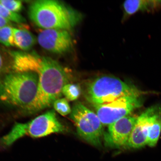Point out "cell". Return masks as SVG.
Here are the masks:
<instances>
[{"instance_id":"cell-6","label":"cell","mask_w":161,"mask_h":161,"mask_svg":"<svg viewBox=\"0 0 161 161\" xmlns=\"http://www.w3.org/2000/svg\"><path fill=\"white\" fill-rule=\"evenodd\" d=\"M70 118L73 121L78 135L92 145L99 147L102 145L103 128L97 114L81 103L74 104Z\"/></svg>"},{"instance_id":"cell-11","label":"cell","mask_w":161,"mask_h":161,"mask_svg":"<svg viewBox=\"0 0 161 161\" xmlns=\"http://www.w3.org/2000/svg\"><path fill=\"white\" fill-rule=\"evenodd\" d=\"M12 67L15 72L38 74L41 67L43 57L35 52L12 51Z\"/></svg>"},{"instance_id":"cell-7","label":"cell","mask_w":161,"mask_h":161,"mask_svg":"<svg viewBox=\"0 0 161 161\" xmlns=\"http://www.w3.org/2000/svg\"><path fill=\"white\" fill-rule=\"evenodd\" d=\"M142 104L143 100L140 97L125 96L94 107L102 124L108 126L120 119L130 115Z\"/></svg>"},{"instance_id":"cell-16","label":"cell","mask_w":161,"mask_h":161,"mask_svg":"<svg viewBox=\"0 0 161 161\" xmlns=\"http://www.w3.org/2000/svg\"><path fill=\"white\" fill-rule=\"evenodd\" d=\"M0 17L8 20L19 24L25 23V18L19 14L14 13L6 8L0 4Z\"/></svg>"},{"instance_id":"cell-9","label":"cell","mask_w":161,"mask_h":161,"mask_svg":"<svg viewBox=\"0 0 161 161\" xmlns=\"http://www.w3.org/2000/svg\"><path fill=\"white\" fill-rule=\"evenodd\" d=\"M37 41L44 49L57 54L69 52L73 46L71 35L65 30H44L38 35Z\"/></svg>"},{"instance_id":"cell-12","label":"cell","mask_w":161,"mask_h":161,"mask_svg":"<svg viewBox=\"0 0 161 161\" xmlns=\"http://www.w3.org/2000/svg\"><path fill=\"white\" fill-rule=\"evenodd\" d=\"M14 46L23 51H28L35 45L37 40L33 34L25 29L13 28Z\"/></svg>"},{"instance_id":"cell-4","label":"cell","mask_w":161,"mask_h":161,"mask_svg":"<svg viewBox=\"0 0 161 161\" xmlns=\"http://www.w3.org/2000/svg\"><path fill=\"white\" fill-rule=\"evenodd\" d=\"M145 93L131 84L110 76H101L88 82L84 92V97L93 107L108 103L122 97H140Z\"/></svg>"},{"instance_id":"cell-8","label":"cell","mask_w":161,"mask_h":161,"mask_svg":"<svg viewBox=\"0 0 161 161\" xmlns=\"http://www.w3.org/2000/svg\"><path fill=\"white\" fill-rule=\"evenodd\" d=\"M137 118L130 114L108 125L103 134L105 146L113 149L126 148Z\"/></svg>"},{"instance_id":"cell-5","label":"cell","mask_w":161,"mask_h":161,"mask_svg":"<svg viewBox=\"0 0 161 161\" xmlns=\"http://www.w3.org/2000/svg\"><path fill=\"white\" fill-rule=\"evenodd\" d=\"M65 131V128L58 119L55 111L52 110L29 122L16 123L9 133L3 136L0 141L3 147H7L25 136L32 138H40Z\"/></svg>"},{"instance_id":"cell-17","label":"cell","mask_w":161,"mask_h":161,"mask_svg":"<svg viewBox=\"0 0 161 161\" xmlns=\"http://www.w3.org/2000/svg\"><path fill=\"white\" fill-rule=\"evenodd\" d=\"M0 43L7 47L14 46L13 28L11 26H6L0 29Z\"/></svg>"},{"instance_id":"cell-1","label":"cell","mask_w":161,"mask_h":161,"mask_svg":"<svg viewBox=\"0 0 161 161\" xmlns=\"http://www.w3.org/2000/svg\"><path fill=\"white\" fill-rule=\"evenodd\" d=\"M37 94L29 112L39 111L49 107L61 96L64 86L68 83L69 76L56 60L43 57L41 67L37 74Z\"/></svg>"},{"instance_id":"cell-21","label":"cell","mask_w":161,"mask_h":161,"mask_svg":"<svg viewBox=\"0 0 161 161\" xmlns=\"http://www.w3.org/2000/svg\"><path fill=\"white\" fill-rule=\"evenodd\" d=\"M4 68V62L3 56L0 53V75L3 72Z\"/></svg>"},{"instance_id":"cell-10","label":"cell","mask_w":161,"mask_h":161,"mask_svg":"<svg viewBox=\"0 0 161 161\" xmlns=\"http://www.w3.org/2000/svg\"><path fill=\"white\" fill-rule=\"evenodd\" d=\"M161 107L160 105L151 106L137 117L126 148H140L147 145L148 130L151 119Z\"/></svg>"},{"instance_id":"cell-14","label":"cell","mask_w":161,"mask_h":161,"mask_svg":"<svg viewBox=\"0 0 161 161\" xmlns=\"http://www.w3.org/2000/svg\"><path fill=\"white\" fill-rule=\"evenodd\" d=\"M123 19H128L139 11L148 12L149 1L145 0H128L123 4Z\"/></svg>"},{"instance_id":"cell-2","label":"cell","mask_w":161,"mask_h":161,"mask_svg":"<svg viewBox=\"0 0 161 161\" xmlns=\"http://www.w3.org/2000/svg\"><path fill=\"white\" fill-rule=\"evenodd\" d=\"M30 19L42 29H62L68 31L80 19V14L61 2L54 0H39L29 8Z\"/></svg>"},{"instance_id":"cell-13","label":"cell","mask_w":161,"mask_h":161,"mask_svg":"<svg viewBox=\"0 0 161 161\" xmlns=\"http://www.w3.org/2000/svg\"><path fill=\"white\" fill-rule=\"evenodd\" d=\"M161 131V107L152 117L149 125L147 145L151 147L155 146L158 142Z\"/></svg>"},{"instance_id":"cell-15","label":"cell","mask_w":161,"mask_h":161,"mask_svg":"<svg viewBox=\"0 0 161 161\" xmlns=\"http://www.w3.org/2000/svg\"><path fill=\"white\" fill-rule=\"evenodd\" d=\"M62 93L67 100H75L81 94V88L78 84L68 83L64 86Z\"/></svg>"},{"instance_id":"cell-18","label":"cell","mask_w":161,"mask_h":161,"mask_svg":"<svg viewBox=\"0 0 161 161\" xmlns=\"http://www.w3.org/2000/svg\"><path fill=\"white\" fill-rule=\"evenodd\" d=\"M53 104L54 109L62 116H65L71 113L72 110L66 98H58Z\"/></svg>"},{"instance_id":"cell-3","label":"cell","mask_w":161,"mask_h":161,"mask_svg":"<svg viewBox=\"0 0 161 161\" xmlns=\"http://www.w3.org/2000/svg\"><path fill=\"white\" fill-rule=\"evenodd\" d=\"M38 75L13 72L0 80V101L29 111L37 94Z\"/></svg>"},{"instance_id":"cell-20","label":"cell","mask_w":161,"mask_h":161,"mask_svg":"<svg viewBox=\"0 0 161 161\" xmlns=\"http://www.w3.org/2000/svg\"><path fill=\"white\" fill-rule=\"evenodd\" d=\"M11 25V22L4 18L0 17V29L2 28Z\"/></svg>"},{"instance_id":"cell-19","label":"cell","mask_w":161,"mask_h":161,"mask_svg":"<svg viewBox=\"0 0 161 161\" xmlns=\"http://www.w3.org/2000/svg\"><path fill=\"white\" fill-rule=\"evenodd\" d=\"M0 4L14 13H19L23 8V3L20 1L16 0H0Z\"/></svg>"}]
</instances>
